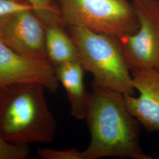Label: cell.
<instances>
[{"instance_id":"7","label":"cell","mask_w":159,"mask_h":159,"mask_svg":"<svg viewBox=\"0 0 159 159\" xmlns=\"http://www.w3.org/2000/svg\"><path fill=\"white\" fill-rule=\"evenodd\" d=\"M23 83L39 84L51 93L57 91L60 85L50 61L21 56L0 40V87Z\"/></svg>"},{"instance_id":"9","label":"cell","mask_w":159,"mask_h":159,"mask_svg":"<svg viewBox=\"0 0 159 159\" xmlns=\"http://www.w3.org/2000/svg\"><path fill=\"white\" fill-rule=\"evenodd\" d=\"M57 80L63 85L74 118L85 119L90 94L85 90V72L80 61L63 64L54 67Z\"/></svg>"},{"instance_id":"12","label":"cell","mask_w":159,"mask_h":159,"mask_svg":"<svg viewBox=\"0 0 159 159\" xmlns=\"http://www.w3.org/2000/svg\"><path fill=\"white\" fill-rule=\"evenodd\" d=\"M30 154V145L14 144L0 136V159H27Z\"/></svg>"},{"instance_id":"13","label":"cell","mask_w":159,"mask_h":159,"mask_svg":"<svg viewBox=\"0 0 159 159\" xmlns=\"http://www.w3.org/2000/svg\"><path fill=\"white\" fill-rule=\"evenodd\" d=\"M37 153L43 159H84L83 151L75 148L56 150L49 148H39Z\"/></svg>"},{"instance_id":"5","label":"cell","mask_w":159,"mask_h":159,"mask_svg":"<svg viewBox=\"0 0 159 159\" xmlns=\"http://www.w3.org/2000/svg\"><path fill=\"white\" fill-rule=\"evenodd\" d=\"M139 22L136 33L120 44L130 71L153 68L159 72V0H134Z\"/></svg>"},{"instance_id":"3","label":"cell","mask_w":159,"mask_h":159,"mask_svg":"<svg viewBox=\"0 0 159 159\" xmlns=\"http://www.w3.org/2000/svg\"><path fill=\"white\" fill-rule=\"evenodd\" d=\"M70 33L80 62L93 77V84L134 95L130 71L117 39L79 26H70Z\"/></svg>"},{"instance_id":"8","label":"cell","mask_w":159,"mask_h":159,"mask_svg":"<svg viewBox=\"0 0 159 159\" xmlns=\"http://www.w3.org/2000/svg\"><path fill=\"white\" fill-rule=\"evenodd\" d=\"M132 83L139 96L124 94L131 113L150 132L159 133V72L153 68L131 71Z\"/></svg>"},{"instance_id":"14","label":"cell","mask_w":159,"mask_h":159,"mask_svg":"<svg viewBox=\"0 0 159 159\" xmlns=\"http://www.w3.org/2000/svg\"><path fill=\"white\" fill-rule=\"evenodd\" d=\"M33 10L30 4H24L16 0H0V19L18 12Z\"/></svg>"},{"instance_id":"6","label":"cell","mask_w":159,"mask_h":159,"mask_svg":"<svg viewBox=\"0 0 159 159\" xmlns=\"http://www.w3.org/2000/svg\"><path fill=\"white\" fill-rule=\"evenodd\" d=\"M31 11L18 12L0 19V40L21 56L48 61L45 45L46 28Z\"/></svg>"},{"instance_id":"4","label":"cell","mask_w":159,"mask_h":159,"mask_svg":"<svg viewBox=\"0 0 159 159\" xmlns=\"http://www.w3.org/2000/svg\"><path fill=\"white\" fill-rule=\"evenodd\" d=\"M62 22L120 39L136 33L139 22L126 0H60Z\"/></svg>"},{"instance_id":"1","label":"cell","mask_w":159,"mask_h":159,"mask_svg":"<svg viewBox=\"0 0 159 159\" xmlns=\"http://www.w3.org/2000/svg\"><path fill=\"white\" fill-rule=\"evenodd\" d=\"M85 119L90 142L83 151L84 159H152L140 145V123L131 113L123 94L93 84Z\"/></svg>"},{"instance_id":"11","label":"cell","mask_w":159,"mask_h":159,"mask_svg":"<svg viewBox=\"0 0 159 159\" xmlns=\"http://www.w3.org/2000/svg\"><path fill=\"white\" fill-rule=\"evenodd\" d=\"M29 4L37 17L44 24L45 28L52 25H60L61 21L55 9L51 4V0H29Z\"/></svg>"},{"instance_id":"10","label":"cell","mask_w":159,"mask_h":159,"mask_svg":"<svg viewBox=\"0 0 159 159\" xmlns=\"http://www.w3.org/2000/svg\"><path fill=\"white\" fill-rule=\"evenodd\" d=\"M45 45L48 61L55 67L73 61H79V54L73 41L61 25L46 28Z\"/></svg>"},{"instance_id":"15","label":"cell","mask_w":159,"mask_h":159,"mask_svg":"<svg viewBox=\"0 0 159 159\" xmlns=\"http://www.w3.org/2000/svg\"><path fill=\"white\" fill-rule=\"evenodd\" d=\"M16 1H20V0H16Z\"/></svg>"},{"instance_id":"16","label":"cell","mask_w":159,"mask_h":159,"mask_svg":"<svg viewBox=\"0 0 159 159\" xmlns=\"http://www.w3.org/2000/svg\"><path fill=\"white\" fill-rule=\"evenodd\" d=\"M133 1H134V0H133Z\"/></svg>"},{"instance_id":"2","label":"cell","mask_w":159,"mask_h":159,"mask_svg":"<svg viewBox=\"0 0 159 159\" xmlns=\"http://www.w3.org/2000/svg\"><path fill=\"white\" fill-rule=\"evenodd\" d=\"M43 85L23 83L0 87V136L23 145L53 142L57 122Z\"/></svg>"}]
</instances>
